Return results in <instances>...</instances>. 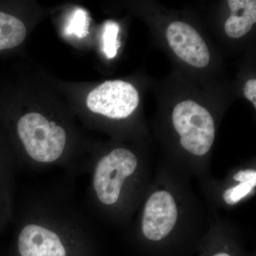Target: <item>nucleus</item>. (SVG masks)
<instances>
[{"instance_id": "f257e3e1", "label": "nucleus", "mask_w": 256, "mask_h": 256, "mask_svg": "<svg viewBox=\"0 0 256 256\" xmlns=\"http://www.w3.org/2000/svg\"><path fill=\"white\" fill-rule=\"evenodd\" d=\"M18 132L26 152L40 162H52L58 159L65 148L66 134L55 122L44 116L30 112L18 120Z\"/></svg>"}, {"instance_id": "f03ea898", "label": "nucleus", "mask_w": 256, "mask_h": 256, "mask_svg": "<svg viewBox=\"0 0 256 256\" xmlns=\"http://www.w3.org/2000/svg\"><path fill=\"white\" fill-rule=\"evenodd\" d=\"M173 124L185 150L202 156L210 150L215 137V127L210 112L193 100H185L174 108Z\"/></svg>"}, {"instance_id": "7ed1b4c3", "label": "nucleus", "mask_w": 256, "mask_h": 256, "mask_svg": "<svg viewBox=\"0 0 256 256\" xmlns=\"http://www.w3.org/2000/svg\"><path fill=\"white\" fill-rule=\"evenodd\" d=\"M138 159L128 150L118 148L104 156L96 166L94 186L102 203L114 204L118 200L124 180L136 171Z\"/></svg>"}, {"instance_id": "20e7f679", "label": "nucleus", "mask_w": 256, "mask_h": 256, "mask_svg": "<svg viewBox=\"0 0 256 256\" xmlns=\"http://www.w3.org/2000/svg\"><path fill=\"white\" fill-rule=\"evenodd\" d=\"M139 104L136 88L122 80L102 82L87 97L88 108L92 112L110 118H126L132 114Z\"/></svg>"}, {"instance_id": "39448f33", "label": "nucleus", "mask_w": 256, "mask_h": 256, "mask_svg": "<svg viewBox=\"0 0 256 256\" xmlns=\"http://www.w3.org/2000/svg\"><path fill=\"white\" fill-rule=\"evenodd\" d=\"M178 210L174 198L169 192H156L146 202L142 220L144 236L158 242L168 236L174 228Z\"/></svg>"}, {"instance_id": "423d86ee", "label": "nucleus", "mask_w": 256, "mask_h": 256, "mask_svg": "<svg viewBox=\"0 0 256 256\" xmlns=\"http://www.w3.org/2000/svg\"><path fill=\"white\" fill-rule=\"evenodd\" d=\"M166 38L173 52L192 66L204 68L210 63V52L206 43L188 24L172 23L166 30Z\"/></svg>"}, {"instance_id": "0eeeda50", "label": "nucleus", "mask_w": 256, "mask_h": 256, "mask_svg": "<svg viewBox=\"0 0 256 256\" xmlns=\"http://www.w3.org/2000/svg\"><path fill=\"white\" fill-rule=\"evenodd\" d=\"M21 256H66L58 236L38 225H28L22 229L18 240Z\"/></svg>"}, {"instance_id": "6e6552de", "label": "nucleus", "mask_w": 256, "mask_h": 256, "mask_svg": "<svg viewBox=\"0 0 256 256\" xmlns=\"http://www.w3.org/2000/svg\"><path fill=\"white\" fill-rule=\"evenodd\" d=\"M230 14L225 24L228 36L240 38L247 34L256 22L255 0H228Z\"/></svg>"}, {"instance_id": "1a4fd4ad", "label": "nucleus", "mask_w": 256, "mask_h": 256, "mask_svg": "<svg viewBox=\"0 0 256 256\" xmlns=\"http://www.w3.org/2000/svg\"><path fill=\"white\" fill-rule=\"evenodd\" d=\"M26 33V28L21 20L0 12V50L21 44Z\"/></svg>"}, {"instance_id": "9d476101", "label": "nucleus", "mask_w": 256, "mask_h": 256, "mask_svg": "<svg viewBox=\"0 0 256 256\" xmlns=\"http://www.w3.org/2000/svg\"><path fill=\"white\" fill-rule=\"evenodd\" d=\"M119 32V26L118 24L112 21H108L104 26V50L106 56L108 58H112L116 56L118 48V34Z\"/></svg>"}, {"instance_id": "9b49d317", "label": "nucleus", "mask_w": 256, "mask_h": 256, "mask_svg": "<svg viewBox=\"0 0 256 256\" xmlns=\"http://www.w3.org/2000/svg\"><path fill=\"white\" fill-rule=\"evenodd\" d=\"M88 28L87 13L82 9H77L74 12L66 28V33L68 35H76L78 38L86 36Z\"/></svg>"}, {"instance_id": "f8f14e48", "label": "nucleus", "mask_w": 256, "mask_h": 256, "mask_svg": "<svg viewBox=\"0 0 256 256\" xmlns=\"http://www.w3.org/2000/svg\"><path fill=\"white\" fill-rule=\"evenodd\" d=\"M256 184L250 182H240L237 186L228 188L224 192V201L227 204H236L244 197L249 194L252 192V188H256Z\"/></svg>"}, {"instance_id": "ddd939ff", "label": "nucleus", "mask_w": 256, "mask_h": 256, "mask_svg": "<svg viewBox=\"0 0 256 256\" xmlns=\"http://www.w3.org/2000/svg\"><path fill=\"white\" fill-rule=\"evenodd\" d=\"M234 180L238 182L248 181L256 185V172L254 170H240L234 174Z\"/></svg>"}, {"instance_id": "4468645a", "label": "nucleus", "mask_w": 256, "mask_h": 256, "mask_svg": "<svg viewBox=\"0 0 256 256\" xmlns=\"http://www.w3.org/2000/svg\"><path fill=\"white\" fill-rule=\"evenodd\" d=\"M244 95L248 100L252 101L256 108V80L252 79L246 82L244 86Z\"/></svg>"}, {"instance_id": "2eb2a0df", "label": "nucleus", "mask_w": 256, "mask_h": 256, "mask_svg": "<svg viewBox=\"0 0 256 256\" xmlns=\"http://www.w3.org/2000/svg\"><path fill=\"white\" fill-rule=\"evenodd\" d=\"M214 256H230L228 254H226V252H220V254H216Z\"/></svg>"}]
</instances>
